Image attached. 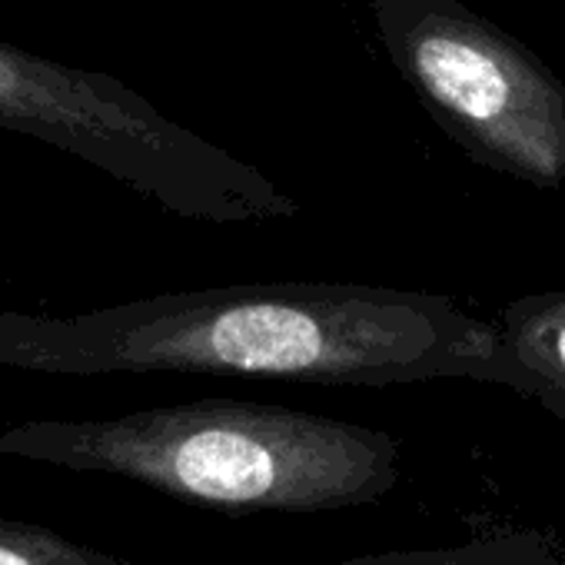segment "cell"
Instances as JSON below:
<instances>
[{"instance_id": "277c9868", "label": "cell", "mask_w": 565, "mask_h": 565, "mask_svg": "<svg viewBox=\"0 0 565 565\" xmlns=\"http://www.w3.org/2000/svg\"><path fill=\"white\" fill-rule=\"evenodd\" d=\"M393 67L479 167L565 186V84L462 0H373Z\"/></svg>"}, {"instance_id": "7a4b0ae2", "label": "cell", "mask_w": 565, "mask_h": 565, "mask_svg": "<svg viewBox=\"0 0 565 565\" xmlns=\"http://www.w3.org/2000/svg\"><path fill=\"white\" fill-rule=\"evenodd\" d=\"M0 456L140 482L220 512H337L383 502L399 439L360 423L249 399H196L107 419H28Z\"/></svg>"}, {"instance_id": "3957f363", "label": "cell", "mask_w": 565, "mask_h": 565, "mask_svg": "<svg viewBox=\"0 0 565 565\" xmlns=\"http://www.w3.org/2000/svg\"><path fill=\"white\" fill-rule=\"evenodd\" d=\"M0 130L74 153L186 220L263 223L300 213L253 163L173 124L124 81L8 41H0Z\"/></svg>"}, {"instance_id": "6da1fadb", "label": "cell", "mask_w": 565, "mask_h": 565, "mask_svg": "<svg viewBox=\"0 0 565 565\" xmlns=\"http://www.w3.org/2000/svg\"><path fill=\"white\" fill-rule=\"evenodd\" d=\"M0 370L41 376H243L386 390L505 386L495 320L446 294L360 282H263L140 297L81 317L0 313Z\"/></svg>"}, {"instance_id": "8992f818", "label": "cell", "mask_w": 565, "mask_h": 565, "mask_svg": "<svg viewBox=\"0 0 565 565\" xmlns=\"http://www.w3.org/2000/svg\"><path fill=\"white\" fill-rule=\"evenodd\" d=\"M0 565H137L104 548L81 545L47 525L0 519Z\"/></svg>"}, {"instance_id": "5b68a950", "label": "cell", "mask_w": 565, "mask_h": 565, "mask_svg": "<svg viewBox=\"0 0 565 565\" xmlns=\"http://www.w3.org/2000/svg\"><path fill=\"white\" fill-rule=\"evenodd\" d=\"M505 390L539 403L565 423V290L529 294L499 310Z\"/></svg>"}]
</instances>
